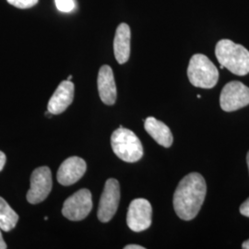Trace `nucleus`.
<instances>
[{
	"mask_svg": "<svg viewBox=\"0 0 249 249\" xmlns=\"http://www.w3.org/2000/svg\"><path fill=\"white\" fill-rule=\"evenodd\" d=\"M207 193L204 178L198 173H190L183 178L174 194V208L178 217L190 221L196 217Z\"/></svg>",
	"mask_w": 249,
	"mask_h": 249,
	"instance_id": "1",
	"label": "nucleus"
},
{
	"mask_svg": "<svg viewBox=\"0 0 249 249\" xmlns=\"http://www.w3.org/2000/svg\"><path fill=\"white\" fill-rule=\"evenodd\" d=\"M215 54L221 69H227L232 74L245 76L249 73V51L243 45L223 39L215 47Z\"/></svg>",
	"mask_w": 249,
	"mask_h": 249,
	"instance_id": "2",
	"label": "nucleus"
},
{
	"mask_svg": "<svg viewBox=\"0 0 249 249\" xmlns=\"http://www.w3.org/2000/svg\"><path fill=\"white\" fill-rule=\"evenodd\" d=\"M111 146L116 156L126 162H136L143 156L141 140L130 129L120 125L111 136Z\"/></svg>",
	"mask_w": 249,
	"mask_h": 249,
	"instance_id": "3",
	"label": "nucleus"
},
{
	"mask_svg": "<svg viewBox=\"0 0 249 249\" xmlns=\"http://www.w3.org/2000/svg\"><path fill=\"white\" fill-rule=\"evenodd\" d=\"M190 83L198 88L212 89L219 80V71L213 63L202 53L194 54L187 68Z\"/></svg>",
	"mask_w": 249,
	"mask_h": 249,
	"instance_id": "4",
	"label": "nucleus"
},
{
	"mask_svg": "<svg viewBox=\"0 0 249 249\" xmlns=\"http://www.w3.org/2000/svg\"><path fill=\"white\" fill-rule=\"evenodd\" d=\"M221 108L225 112H233L249 105V88L240 81L228 82L222 89Z\"/></svg>",
	"mask_w": 249,
	"mask_h": 249,
	"instance_id": "5",
	"label": "nucleus"
},
{
	"mask_svg": "<svg viewBox=\"0 0 249 249\" xmlns=\"http://www.w3.org/2000/svg\"><path fill=\"white\" fill-rule=\"evenodd\" d=\"M92 209L90 191L83 188L66 199L63 205L62 213L67 219L78 222L85 219Z\"/></svg>",
	"mask_w": 249,
	"mask_h": 249,
	"instance_id": "6",
	"label": "nucleus"
},
{
	"mask_svg": "<svg viewBox=\"0 0 249 249\" xmlns=\"http://www.w3.org/2000/svg\"><path fill=\"white\" fill-rule=\"evenodd\" d=\"M120 200V186L115 178H109L99 203L97 216L100 222L108 223L115 216Z\"/></svg>",
	"mask_w": 249,
	"mask_h": 249,
	"instance_id": "7",
	"label": "nucleus"
},
{
	"mask_svg": "<svg viewBox=\"0 0 249 249\" xmlns=\"http://www.w3.org/2000/svg\"><path fill=\"white\" fill-rule=\"evenodd\" d=\"M52 190V174L47 166L35 170L31 177V188L27 193V200L31 204L44 201Z\"/></svg>",
	"mask_w": 249,
	"mask_h": 249,
	"instance_id": "8",
	"label": "nucleus"
},
{
	"mask_svg": "<svg viewBox=\"0 0 249 249\" xmlns=\"http://www.w3.org/2000/svg\"><path fill=\"white\" fill-rule=\"evenodd\" d=\"M152 208L145 198H136L131 201L126 214V223L134 231H142L151 225Z\"/></svg>",
	"mask_w": 249,
	"mask_h": 249,
	"instance_id": "9",
	"label": "nucleus"
},
{
	"mask_svg": "<svg viewBox=\"0 0 249 249\" xmlns=\"http://www.w3.org/2000/svg\"><path fill=\"white\" fill-rule=\"evenodd\" d=\"M87 169L86 161L77 156L64 160L57 171V181L62 186H71L82 178Z\"/></svg>",
	"mask_w": 249,
	"mask_h": 249,
	"instance_id": "10",
	"label": "nucleus"
},
{
	"mask_svg": "<svg viewBox=\"0 0 249 249\" xmlns=\"http://www.w3.org/2000/svg\"><path fill=\"white\" fill-rule=\"evenodd\" d=\"M74 99V84L71 80H64L48 102L47 110L53 115H59L70 107Z\"/></svg>",
	"mask_w": 249,
	"mask_h": 249,
	"instance_id": "11",
	"label": "nucleus"
},
{
	"mask_svg": "<svg viewBox=\"0 0 249 249\" xmlns=\"http://www.w3.org/2000/svg\"><path fill=\"white\" fill-rule=\"evenodd\" d=\"M97 85L99 95L102 102L107 106H113L116 103L117 90L114 73L111 67L105 65L100 69Z\"/></svg>",
	"mask_w": 249,
	"mask_h": 249,
	"instance_id": "12",
	"label": "nucleus"
},
{
	"mask_svg": "<svg viewBox=\"0 0 249 249\" xmlns=\"http://www.w3.org/2000/svg\"><path fill=\"white\" fill-rule=\"evenodd\" d=\"M130 28L126 23H121L117 27L114 39V53L116 61L124 64L128 61L130 55Z\"/></svg>",
	"mask_w": 249,
	"mask_h": 249,
	"instance_id": "13",
	"label": "nucleus"
},
{
	"mask_svg": "<svg viewBox=\"0 0 249 249\" xmlns=\"http://www.w3.org/2000/svg\"><path fill=\"white\" fill-rule=\"evenodd\" d=\"M144 126L146 131L151 138L164 148H170L173 144L174 139L169 127L154 117H148L145 120Z\"/></svg>",
	"mask_w": 249,
	"mask_h": 249,
	"instance_id": "14",
	"label": "nucleus"
},
{
	"mask_svg": "<svg viewBox=\"0 0 249 249\" xmlns=\"http://www.w3.org/2000/svg\"><path fill=\"white\" fill-rule=\"evenodd\" d=\"M18 215L7 201L0 196V228L2 231H9L15 228L18 223Z\"/></svg>",
	"mask_w": 249,
	"mask_h": 249,
	"instance_id": "15",
	"label": "nucleus"
},
{
	"mask_svg": "<svg viewBox=\"0 0 249 249\" xmlns=\"http://www.w3.org/2000/svg\"><path fill=\"white\" fill-rule=\"evenodd\" d=\"M55 6L61 12H71L75 9L74 0H54Z\"/></svg>",
	"mask_w": 249,
	"mask_h": 249,
	"instance_id": "16",
	"label": "nucleus"
},
{
	"mask_svg": "<svg viewBox=\"0 0 249 249\" xmlns=\"http://www.w3.org/2000/svg\"><path fill=\"white\" fill-rule=\"evenodd\" d=\"M10 5L18 9H30L36 6L38 0H7Z\"/></svg>",
	"mask_w": 249,
	"mask_h": 249,
	"instance_id": "17",
	"label": "nucleus"
},
{
	"mask_svg": "<svg viewBox=\"0 0 249 249\" xmlns=\"http://www.w3.org/2000/svg\"><path fill=\"white\" fill-rule=\"evenodd\" d=\"M240 213L242 215L249 217V197L243 204L241 205Z\"/></svg>",
	"mask_w": 249,
	"mask_h": 249,
	"instance_id": "18",
	"label": "nucleus"
},
{
	"mask_svg": "<svg viewBox=\"0 0 249 249\" xmlns=\"http://www.w3.org/2000/svg\"><path fill=\"white\" fill-rule=\"evenodd\" d=\"M6 160H7V158H6L5 153L0 151V172L4 168L5 163H6Z\"/></svg>",
	"mask_w": 249,
	"mask_h": 249,
	"instance_id": "19",
	"label": "nucleus"
},
{
	"mask_svg": "<svg viewBox=\"0 0 249 249\" xmlns=\"http://www.w3.org/2000/svg\"><path fill=\"white\" fill-rule=\"evenodd\" d=\"M7 248H8V246L3 239V236H2V233H1V228H0V249H6Z\"/></svg>",
	"mask_w": 249,
	"mask_h": 249,
	"instance_id": "20",
	"label": "nucleus"
},
{
	"mask_svg": "<svg viewBox=\"0 0 249 249\" xmlns=\"http://www.w3.org/2000/svg\"><path fill=\"white\" fill-rule=\"evenodd\" d=\"M124 249H144L145 248H143L142 246H139V245H127L124 248Z\"/></svg>",
	"mask_w": 249,
	"mask_h": 249,
	"instance_id": "21",
	"label": "nucleus"
},
{
	"mask_svg": "<svg viewBox=\"0 0 249 249\" xmlns=\"http://www.w3.org/2000/svg\"><path fill=\"white\" fill-rule=\"evenodd\" d=\"M242 249H249V240L245 241L242 245Z\"/></svg>",
	"mask_w": 249,
	"mask_h": 249,
	"instance_id": "22",
	"label": "nucleus"
},
{
	"mask_svg": "<svg viewBox=\"0 0 249 249\" xmlns=\"http://www.w3.org/2000/svg\"><path fill=\"white\" fill-rule=\"evenodd\" d=\"M247 161H248V166H249V151L248 152V155H247Z\"/></svg>",
	"mask_w": 249,
	"mask_h": 249,
	"instance_id": "23",
	"label": "nucleus"
},
{
	"mask_svg": "<svg viewBox=\"0 0 249 249\" xmlns=\"http://www.w3.org/2000/svg\"><path fill=\"white\" fill-rule=\"evenodd\" d=\"M72 79V76L71 75V76H69V78H68V80H71Z\"/></svg>",
	"mask_w": 249,
	"mask_h": 249,
	"instance_id": "24",
	"label": "nucleus"
}]
</instances>
